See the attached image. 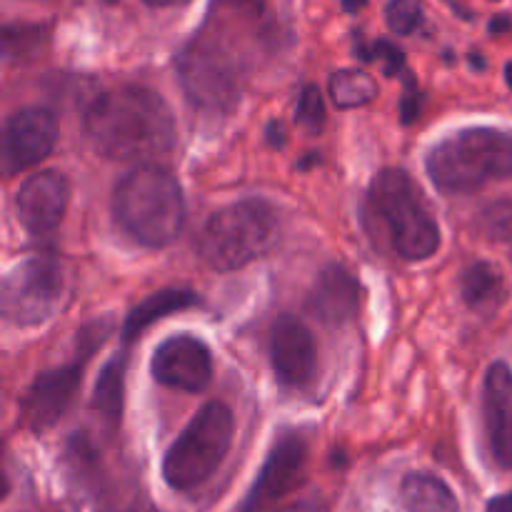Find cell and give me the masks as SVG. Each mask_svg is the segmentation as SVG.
Wrapping results in <instances>:
<instances>
[{
	"mask_svg": "<svg viewBox=\"0 0 512 512\" xmlns=\"http://www.w3.org/2000/svg\"><path fill=\"white\" fill-rule=\"evenodd\" d=\"M85 135L103 158L135 163L175 145V118L165 98L143 85L105 90L85 110Z\"/></svg>",
	"mask_w": 512,
	"mask_h": 512,
	"instance_id": "1",
	"label": "cell"
},
{
	"mask_svg": "<svg viewBox=\"0 0 512 512\" xmlns=\"http://www.w3.org/2000/svg\"><path fill=\"white\" fill-rule=\"evenodd\" d=\"M363 228L370 243L403 260H428L440 248V228L423 190L400 168L375 175L363 203Z\"/></svg>",
	"mask_w": 512,
	"mask_h": 512,
	"instance_id": "2",
	"label": "cell"
},
{
	"mask_svg": "<svg viewBox=\"0 0 512 512\" xmlns=\"http://www.w3.org/2000/svg\"><path fill=\"white\" fill-rule=\"evenodd\" d=\"M113 218L135 243L165 248L183 230V188L170 170L153 163L138 165L115 185Z\"/></svg>",
	"mask_w": 512,
	"mask_h": 512,
	"instance_id": "3",
	"label": "cell"
},
{
	"mask_svg": "<svg viewBox=\"0 0 512 512\" xmlns=\"http://www.w3.org/2000/svg\"><path fill=\"white\" fill-rule=\"evenodd\" d=\"M435 188L450 195L475 193L495 180L512 178V133L468 128L435 145L428 155Z\"/></svg>",
	"mask_w": 512,
	"mask_h": 512,
	"instance_id": "4",
	"label": "cell"
},
{
	"mask_svg": "<svg viewBox=\"0 0 512 512\" xmlns=\"http://www.w3.org/2000/svg\"><path fill=\"white\" fill-rule=\"evenodd\" d=\"M278 238L280 218L275 205L248 198L210 215L200 233L198 253L208 268L230 273L270 253Z\"/></svg>",
	"mask_w": 512,
	"mask_h": 512,
	"instance_id": "5",
	"label": "cell"
},
{
	"mask_svg": "<svg viewBox=\"0 0 512 512\" xmlns=\"http://www.w3.org/2000/svg\"><path fill=\"white\" fill-rule=\"evenodd\" d=\"M235 435V418L225 403L203 405L178 435L163 460V478L173 490L200 488L223 465Z\"/></svg>",
	"mask_w": 512,
	"mask_h": 512,
	"instance_id": "6",
	"label": "cell"
},
{
	"mask_svg": "<svg viewBox=\"0 0 512 512\" xmlns=\"http://www.w3.org/2000/svg\"><path fill=\"white\" fill-rule=\"evenodd\" d=\"M178 78L190 103L205 113H230L240 100V65L215 40L198 38L178 55Z\"/></svg>",
	"mask_w": 512,
	"mask_h": 512,
	"instance_id": "7",
	"label": "cell"
},
{
	"mask_svg": "<svg viewBox=\"0 0 512 512\" xmlns=\"http://www.w3.org/2000/svg\"><path fill=\"white\" fill-rule=\"evenodd\" d=\"M65 295V273L55 258H30L15 265L0 288V310L8 323L30 328L53 318Z\"/></svg>",
	"mask_w": 512,
	"mask_h": 512,
	"instance_id": "8",
	"label": "cell"
},
{
	"mask_svg": "<svg viewBox=\"0 0 512 512\" xmlns=\"http://www.w3.org/2000/svg\"><path fill=\"white\" fill-rule=\"evenodd\" d=\"M83 363L85 358L45 370L33 380L28 393L20 400V423L25 428L33 433H45L63 418L83 383Z\"/></svg>",
	"mask_w": 512,
	"mask_h": 512,
	"instance_id": "9",
	"label": "cell"
},
{
	"mask_svg": "<svg viewBox=\"0 0 512 512\" xmlns=\"http://www.w3.org/2000/svg\"><path fill=\"white\" fill-rule=\"evenodd\" d=\"M58 143V123L45 108L13 113L3 130V173L15 175L48 158Z\"/></svg>",
	"mask_w": 512,
	"mask_h": 512,
	"instance_id": "10",
	"label": "cell"
},
{
	"mask_svg": "<svg viewBox=\"0 0 512 512\" xmlns=\"http://www.w3.org/2000/svg\"><path fill=\"white\" fill-rule=\"evenodd\" d=\"M308 470V443L300 435H283L265 458L258 480L250 488L243 503V512H260L293 493L305 480Z\"/></svg>",
	"mask_w": 512,
	"mask_h": 512,
	"instance_id": "11",
	"label": "cell"
},
{
	"mask_svg": "<svg viewBox=\"0 0 512 512\" xmlns=\"http://www.w3.org/2000/svg\"><path fill=\"white\" fill-rule=\"evenodd\" d=\"M153 378L165 388L203 393L213 380V358L203 340L195 335H173L153 355Z\"/></svg>",
	"mask_w": 512,
	"mask_h": 512,
	"instance_id": "12",
	"label": "cell"
},
{
	"mask_svg": "<svg viewBox=\"0 0 512 512\" xmlns=\"http://www.w3.org/2000/svg\"><path fill=\"white\" fill-rule=\"evenodd\" d=\"M270 358L285 388H308L318 373V345L303 320L283 315L273 328Z\"/></svg>",
	"mask_w": 512,
	"mask_h": 512,
	"instance_id": "13",
	"label": "cell"
},
{
	"mask_svg": "<svg viewBox=\"0 0 512 512\" xmlns=\"http://www.w3.org/2000/svg\"><path fill=\"white\" fill-rule=\"evenodd\" d=\"M70 203V180L58 170L35 173L20 185L15 195V210L25 230L35 235L50 233L65 218Z\"/></svg>",
	"mask_w": 512,
	"mask_h": 512,
	"instance_id": "14",
	"label": "cell"
},
{
	"mask_svg": "<svg viewBox=\"0 0 512 512\" xmlns=\"http://www.w3.org/2000/svg\"><path fill=\"white\" fill-rule=\"evenodd\" d=\"M483 413L495 463L512 470V370L508 363H493L485 373Z\"/></svg>",
	"mask_w": 512,
	"mask_h": 512,
	"instance_id": "15",
	"label": "cell"
},
{
	"mask_svg": "<svg viewBox=\"0 0 512 512\" xmlns=\"http://www.w3.org/2000/svg\"><path fill=\"white\" fill-rule=\"evenodd\" d=\"M360 295L363 290H360L358 278L345 265L333 263L320 270L318 280L310 290L308 308L320 323L340 328V325L355 320L360 310Z\"/></svg>",
	"mask_w": 512,
	"mask_h": 512,
	"instance_id": "16",
	"label": "cell"
},
{
	"mask_svg": "<svg viewBox=\"0 0 512 512\" xmlns=\"http://www.w3.org/2000/svg\"><path fill=\"white\" fill-rule=\"evenodd\" d=\"M460 298L470 310L490 315L508 298V280L493 263H475L460 275Z\"/></svg>",
	"mask_w": 512,
	"mask_h": 512,
	"instance_id": "17",
	"label": "cell"
},
{
	"mask_svg": "<svg viewBox=\"0 0 512 512\" xmlns=\"http://www.w3.org/2000/svg\"><path fill=\"white\" fill-rule=\"evenodd\" d=\"M198 295L193 290H178V288H168V290H158L150 298H145L138 308L130 310L128 320L123 325V338L135 340L145 328H150L158 320L168 318V315L178 313V310H188L193 305H198Z\"/></svg>",
	"mask_w": 512,
	"mask_h": 512,
	"instance_id": "18",
	"label": "cell"
},
{
	"mask_svg": "<svg viewBox=\"0 0 512 512\" xmlns=\"http://www.w3.org/2000/svg\"><path fill=\"white\" fill-rule=\"evenodd\" d=\"M405 512H460L453 490L430 473L405 475L400 485Z\"/></svg>",
	"mask_w": 512,
	"mask_h": 512,
	"instance_id": "19",
	"label": "cell"
},
{
	"mask_svg": "<svg viewBox=\"0 0 512 512\" xmlns=\"http://www.w3.org/2000/svg\"><path fill=\"white\" fill-rule=\"evenodd\" d=\"M125 365H128V358L118 353L108 365H105L103 373H100L98 378V385H95L93 408L98 410L110 425H118L120 415H123Z\"/></svg>",
	"mask_w": 512,
	"mask_h": 512,
	"instance_id": "20",
	"label": "cell"
},
{
	"mask_svg": "<svg viewBox=\"0 0 512 512\" xmlns=\"http://www.w3.org/2000/svg\"><path fill=\"white\" fill-rule=\"evenodd\" d=\"M328 90L333 103L343 110L360 108V105H368L378 98V83H375V78L358 68H345L330 75Z\"/></svg>",
	"mask_w": 512,
	"mask_h": 512,
	"instance_id": "21",
	"label": "cell"
},
{
	"mask_svg": "<svg viewBox=\"0 0 512 512\" xmlns=\"http://www.w3.org/2000/svg\"><path fill=\"white\" fill-rule=\"evenodd\" d=\"M45 35L43 28L38 25H8L3 30V43H5V55L8 58H33V53H38L40 45H43Z\"/></svg>",
	"mask_w": 512,
	"mask_h": 512,
	"instance_id": "22",
	"label": "cell"
},
{
	"mask_svg": "<svg viewBox=\"0 0 512 512\" xmlns=\"http://www.w3.org/2000/svg\"><path fill=\"white\" fill-rule=\"evenodd\" d=\"M295 123L305 130L308 135H320L325 128V103L323 95L315 85H305L298 100V113H295Z\"/></svg>",
	"mask_w": 512,
	"mask_h": 512,
	"instance_id": "23",
	"label": "cell"
},
{
	"mask_svg": "<svg viewBox=\"0 0 512 512\" xmlns=\"http://www.w3.org/2000/svg\"><path fill=\"white\" fill-rule=\"evenodd\" d=\"M385 20L395 35H413L423 23V10L415 0H390L385 8Z\"/></svg>",
	"mask_w": 512,
	"mask_h": 512,
	"instance_id": "24",
	"label": "cell"
},
{
	"mask_svg": "<svg viewBox=\"0 0 512 512\" xmlns=\"http://www.w3.org/2000/svg\"><path fill=\"white\" fill-rule=\"evenodd\" d=\"M360 55H363V60H378L380 68H383V75H388V78H395L405 68L403 50L398 45L388 43V40H378L370 50L363 48Z\"/></svg>",
	"mask_w": 512,
	"mask_h": 512,
	"instance_id": "25",
	"label": "cell"
},
{
	"mask_svg": "<svg viewBox=\"0 0 512 512\" xmlns=\"http://www.w3.org/2000/svg\"><path fill=\"white\" fill-rule=\"evenodd\" d=\"M485 233L493 238H505L512 230V203H495L483 213Z\"/></svg>",
	"mask_w": 512,
	"mask_h": 512,
	"instance_id": "26",
	"label": "cell"
},
{
	"mask_svg": "<svg viewBox=\"0 0 512 512\" xmlns=\"http://www.w3.org/2000/svg\"><path fill=\"white\" fill-rule=\"evenodd\" d=\"M218 3L225 5V8L240 10V13L248 15H263L265 10V0H218Z\"/></svg>",
	"mask_w": 512,
	"mask_h": 512,
	"instance_id": "27",
	"label": "cell"
},
{
	"mask_svg": "<svg viewBox=\"0 0 512 512\" xmlns=\"http://www.w3.org/2000/svg\"><path fill=\"white\" fill-rule=\"evenodd\" d=\"M280 512H325V508H323V503H320V500L308 498V500H298V503L288 505V508L280 510Z\"/></svg>",
	"mask_w": 512,
	"mask_h": 512,
	"instance_id": "28",
	"label": "cell"
},
{
	"mask_svg": "<svg viewBox=\"0 0 512 512\" xmlns=\"http://www.w3.org/2000/svg\"><path fill=\"white\" fill-rule=\"evenodd\" d=\"M488 512H512V493L498 495L488 503Z\"/></svg>",
	"mask_w": 512,
	"mask_h": 512,
	"instance_id": "29",
	"label": "cell"
},
{
	"mask_svg": "<svg viewBox=\"0 0 512 512\" xmlns=\"http://www.w3.org/2000/svg\"><path fill=\"white\" fill-rule=\"evenodd\" d=\"M345 8V13H360V10L368 5V0H340Z\"/></svg>",
	"mask_w": 512,
	"mask_h": 512,
	"instance_id": "30",
	"label": "cell"
},
{
	"mask_svg": "<svg viewBox=\"0 0 512 512\" xmlns=\"http://www.w3.org/2000/svg\"><path fill=\"white\" fill-rule=\"evenodd\" d=\"M145 3L153 5V8H170V5H185L190 0H145Z\"/></svg>",
	"mask_w": 512,
	"mask_h": 512,
	"instance_id": "31",
	"label": "cell"
},
{
	"mask_svg": "<svg viewBox=\"0 0 512 512\" xmlns=\"http://www.w3.org/2000/svg\"><path fill=\"white\" fill-rule=\"evenodd\" d=\"M508 23H510L508 18H495L493 20V33H498V30H505V28H508Z\"/></svg>",
	"mask_w": 512,
	"mask_h": 512,
	"instance_id": "32",
	"label": "cell"
},
{
	"mask_svg": "<svg viewBox=\"0 0 512 512\" xmlns=\"http://www.w3.org/2000/svg\"><path fill=\"white\" fill-rule=\"evenodd\" d=\"M505 80H508V85L512 88V63L505 65Z\"/></svg>",
	"mask_w": 512,
	"mask_h": 512,
	"instance_id": "33",
	"label": "cell"
},
{
	"mask_svg": "<svg viewBox=\"0 0 512 512\" xmlns=\"http://www.w3.org/2000/svg\"><path fill=\"white\" fill-rule=\"evenodd\" d=\"M115 512H155V510H115Z\"/></svg>",
	"mask_w": 512,
	"mask_h": 512,
	"instance_id": "34",
	"label": "cell"
},
{
	"mask_svg": "<svg viewBox=\"0 0 512 512\" xmlns=\"http://www.w3.org/2000/svg\"><path fill=\"white\" fill-rule=\"evenodd\" d=\"M103 3H108V5H113V3H118V0H103Z\"/></svg>",
	"mask_w": 512,
	"mask_h": 512,
	"instance_id": "35",
	"label": "cell"
}]
</instances>
